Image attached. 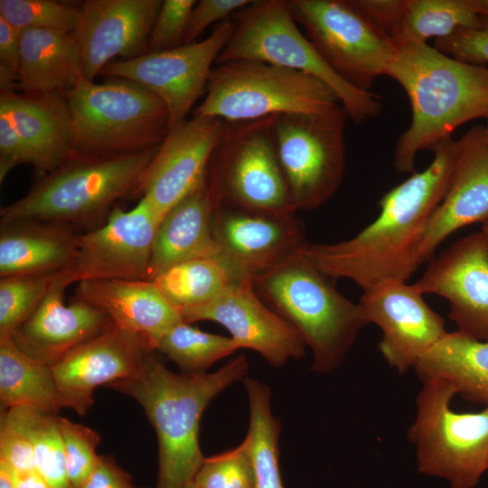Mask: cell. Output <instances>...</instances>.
I'll use <instances>...</instances> for the list:
<instances>
[{"label":"cell","mask_w":488,"mask_h":488,"mask_svg":"<svg viewBox=\"0 0 488 488\" xmlns=\"http://www.w3.org/2000/svg\"><path fill=\"white\" fill-rule=\"evenodd\" d=\"M300 24L325 61L347 82L369 91L386 75L397 45L351 0H287Z\"/></svg>","instance_id":"cell-12"},{"label":"cell","mask_w":488,"mask_h":488,"mask_svg":"<svg viewBox=\"0 0 488 488\" xmlns=\"http://www.w3.org/2000/svg\"><path fill=\"white\" fill-rule=\"evenodd\" d=\"M58 423L63 441L70 486L82 488L98 463L99 455L96 448L100 436L90 427L65 418H58Z\"/></svg>","instance_id":"cell-39"},{"label":"cell","mask_w":488,"mask_h":488,"mask_svg":"<svg viewBox=\"0 0 488 488\" xmlns=\"http://www.w3.org/2000/svg\"><path fill=\"white\" fill-rule=\"evenodd\" d=\"M483 4H484L485 7L488 10V0H483Z\"/></svg>","instance_id":"cell-53"},{"label":"cell","mask_w":488,"mask_h":488,"mask_svg":"<svg viewBox=\"0 0 488 488\" xmlns=\"http://www.w3.org/2000/svg\"><path fill=\"white\" fill-rule=\"evenodd\" d=\"M0 464L18 472L36 471L34 452L30 439L5 412L1 415Z\"/></svg>","instance_id":"cell-41"},{"label":"cell","mask_w":488,"mask_h":488,"mask_svg":"<svg viewBox=\"0 0 488 488\" xmlns=\"http://www.w3.org/2000/svg\"><path fill=\"white\" fill-rule=\"evenodd\" d=\"M159 145L117 156L70 154L22 198L2 207L1 223L38 221L75 228L102 225L121 198L134 193Z\"/></svg>","instance_id":"cell-5"},{"label":"cell","mask_w":488,"mask_h":488,"mask_svg":"<svg viewBox=\"0 0 488 488\" xmlns=\"http://www.w3.org/2000/svg\"><path fill=\"white\" fill-rule=\"evenodd\" d=\"M421 172L412 174L380 200V213L352 238L306 242L300 253L333 279L346 278L363 291L389 280L408 281L421 266L420 248L429 220L443 199L457 140L443 141Z\"/></svg>","instance_id":"cell-1"},{"label":"cell","mask_w":488,"mask_h":488,"mask_svg":"<svg viewBox=\"0 0 488 488\" xmlns=\"http://www.w3.org/2000/svg\"><path fill=\"white\" fill-rule=\"evenodd\" d=\"M405 0H351L373 23L393 39L403 12ZM394 42V41H393Z\"/></svg>","instance_id":"cell-45"},{"label":"cell","mask_w":488,"mask_h":488,"mask_svg":"<svg viewBox=\"0 0 488 488\" xmlns=\"http://www.w3.org/2000/svg\"><path fill=\"white\" fill-rule=\"evenodd\" d=\"M488 221V144L476 126L457 140V152L443 199L434 211L420 248L421 265L454 232Z\"/></svg>","instance_id":"cell-22"},{"label":"cell","mask_w":488,"mask_h":488,"mask_svg":"<svg viewBox=\"0 0 488 488\" xmlns=\"http://www.w3.org/2000/svg\"><path fill=\"white\" fill-rule=\"evenodd\" d=\"M180 312L188 324L204 320L220 324L239 349L258 352L273 367L299 359L305 352L302 334L261 299L250 277L234 283L207 303Z\"/></svg>","instance_id":"cell-17"},{"label":"cell","mask_w":488,"mask_h":488,"mask_svg":"<svg viewBox=\"0 0 488 488\" xmlns=\"http://www.w3.org/2000/svg\"><path fill=\"white\" fill-rule=\"evenodd\" d=\"M21 32L0 17V64L18 72Z\"/></svg>","instance_id":"cell-47"},{"label":"cell","mask_w":488,"mask_h":488,"mask_svg":"<svg viewBox=\"0 0 488 488\" xmlns=\"http://www.w3.org/2000/svg\"><path fill=\"white\" fill-rule=\"evenodd\" d=\"M52 275L0 277V338L12 337L46 296Z\"/></svg>","instance_id":"cell-36"},{"label":"cell","mask_w":488,"mask_h":488,"mask_svg":"<svg viewBox=\"0 0 488 488\" xmlns=\"http://www.w3.org/2000/svg\"><path fill=\"white\" fill-rule=\"evenodd\" d=\"M192 482L198 488H255L248 440L221 454L204 457Z\"/></svg>","instance_id":"cell-38"},{"label":"cell","mask_w":488,"mask_h":488,"mask_svg":"<svg viewBox=\"0 0 488 488\" xmlns=\"http://www.w3.org/2000/svg\"><path fill=\"white\" fill-rule=\"evenodd\" d=\"M224 259L243 277L253 279L297 254L306 241L295 212L250 210L220 202L211 222Z\"/></svg>","instance_id":"cell-16"},{"label":"cell","mask_w":488,"mask_h":488,"mask_svg":"<svg viewBox=\"0 0 488 488\" xmlns=\"http://www.w3.org/2000/svg\"><path fill=\"white\" fill-rule=\"evenodd\" d=\"M232 21V34L216 63L254 60L314 77L333 90L356 124L380 113L379 97L352 86L325 61L299 29L286 0L253 1Z\"/></svg>","instance_id":"cell-7"},{"label":"cell","mask_w":488,"mask_h":488,"mask_svg":"<svg viewBox=\"0 0 488 488\" xmlns=\"http://www.w3.org/2000/svg\"><path fill=\"white\" fill-rule=\"evenodd\" d=\"M481 231L484 234L488 241V221L483 224Z\"/></svg>","instance_id":"cell-50"},{"label":"cell","mask_w":488,"mask_h":488,"mask_svg":"<svg viewBox=\"0 0 488 488\" xmlns=\"http://www.w3.org/2000/svg\"><path fill=\"white\" fill-rule=\"evenodd\" d=\"M0 488H15L8 475L0 469Z\"/></svg>","instance_id":"cell-49"},{"label":"cell","mask_w":488,"mask_h":488,"mask_svg":"<svg viewBox=\"0 0 488 488\" xmlns=\"http://www.w3.org/2000/svg\"><path fill=\"white\" fill-rule=\"evenodd\" d=\"M245 277L220 257L174 265L153 281L179 311L207 303Z\"/></svg>","instance_id":"cell-32"},{"label":"cell","mask_w":488,"mask_h":488,"mask_svg":"<svg viewBox=\"0 0 488 488\" xmlns=\"http://www.w3.org/2000/svg\"><path fill=\"white\" fill-rule=\"evenodd\" d=\"M344 108L275 116L273 129L292 208L310 211L339 189L345 172Z\"/></svg>","instance_id":"cell-10"},{"label":"cell","mask_w":488,"mask_h":488,"mask_svg":"<svg viewBox=\"0 0 488 488\" xmlns=\"http://www.w3.org/2000/svg\"><path fill=\"white\" fill-rule=\"evenodd\" d=\"M239 348L231 337L203 332L182 321L156 342L159 350L183 373H204L218 361Z\"/></svg>","instance_id":"cell-34"},{"label":"cell","mask_w":488,"mask_h":488,"mask_svg":"<svg viewBox=\"0 0 488 488\" xmlns=\"http://www.w3.org/2000/svg\"><path fill=\"white\" fill-rule=\"evenodd\" d=\"M71 116V154L117 156L159 145L167 135L164 102L142 85L121 78L82 77L65 93Z\"/></svg>","instance_id":"cell-6"},{"label":"cell","mask_w":488,"mask_h":488,"mask_svg":"<svg viewBox=\"0 0 488 488\" xmlns=\"http://www.w3.org/2000/svg\"><path fill=\"white\" fill-rule=\"evenodd\" d=\"M244 384L249 405V425L245 438L253 461L255 488H283L278 462L281 426L271 411L270 389L252 378H246Z\"/></svg>","instance_id":"cell-33"},{"label":"cell","mask_w":488,"mask_h":488,"mask_svg":"<svg viewBox=\"0 0 488 488\" xmlns=\"http://www.w3.org/2000/svg\"><path fill=\"white\" fill-rule=\"evenodd\" d=\"M455 394L445 381L423 380L408 436L421 474L444 478L451 488H473L488 470V406L456 412L450 404Z\"/></svg>","instance_id":"cell-9"},{"label":"cell","mask_w":488,"mask_h":488,"mask_svg":"<svg viewBox=\"0 0 488 488\" xmlns=\"http://www.w3.org/2000/svg\"><path fill=\"white\" fill-rule=\"evenodd\" d=\"M15 488H53L37 471L18 472L0 464Z\"/></svg>","instance_id":"cell-48"},{"label":"cell","mask_w":488,"mask_h":488,"mask_svg":"<svg viewBox=\"0 0 488 488\" xmlns=\"http://www.w3.org/2000/svg\"><path fill=\"white\" fill-rule=\"evenodd\" d=\"M2 412L13 419L30 439L36 471L53 488H70L58 417L27 408H14Z\"/></svg>","instance_id":"cell-35"},{"label":"cell","mask_w":488,"mask_h":488,"mask_svg":"<svg viewBox=\"0 0 488 488\" xmlns=\"http://www.w3.org/2000/svg\"><path fill=\"white\" fill-rule=\"evenodd\" d=\"M386 76L406 91L411 121L393 154L398 173L414 174L417 155L434 150L461 125L488 113V68L462 61L428 45L397 43Z\"/></svg>","instance_id":"cell-2"},{"label":"cell","mask_w":488,"mask_h":488,"mask_svg":"<svg viewBox=\"0 0 488 488\" xmlns=\"http://www.w3.org/2000/svg\"><path fill=\"white\" fill-rule=\"evenodd\" d=\"M485 117L487 118V125H486V127H484V136H485L486 142L488 144V113Z\"/></svg>","instance_id":"cell-51"},{"label":"cell","mask_w":488,"mask_h":488,"mask_svg":"<svg viewBox=\"0 0 488 488\" xmlns=\"http://www.w3.org/2000/svg\"><path fill=\"white\" fill-rule=\"evenodd\" d=\"M23 142L26 164L39 178L61 164L71 154L73 127L63 92H0Z\"/></svg>","instance_id":"cell-24"},{"label":"cell","mask_w":488,"mask_h":488,"mask_svg":"<svg viewBox=\"0 0 488 488\" xmlns=\"http://www.w3.org/2000/svg\"><path fill=\"white\" fill-rule=\"evenodd\" d=\"M75 297L103 311L117 326L145 337L155 350L157 340L183 321L153 280H84L78 283Z\"/></svg>","instance_id":"cell-25"},{"label":"cell","mask_w":488,"mask_h":488,"mask_svg":"<svg viewBox=\"0 0 488 488\" xmlns=\"http://www.w3.org/2000/svg\"><path fill=\"white\" fill-rule=\"evenodd\" d=\"M414 284L448 302L457 331L488 341V241L481 230L434 257Z\"/></svg>","instance_id":"cell-19"},{"label":"cell","mask_w":488,"mask_h":488,"mask_svg":"<svg viewBox=\"0 0 488 488\" xmlns=\"http://www.w3.org/2000/svg\"><path fill=\"white\" fill-rule=\"evenodd\" d=\"M154 351L145 353L136 373L109 386L136 399L155 431L159 454L156 488H183L204 460L199 444L204 409L246 375L249 363L239 355L212 373L178 374Z\"/></svg>","instance_id":"cell-3"},{"label":"cell","mask_w":488,"mask_h":488,"mask_svg":"<svg viewBox=\"0 0 488 488\" xmlns=\"http://www.w3.org/2000/svg\"><path fill=\"white\" fill-rule=\"evenodd\" d=\"M252 0H200L191 11L183 44L195 42L210 25L221 23L250 5Z\"/></svg>","instance_id":"cell-43"},{"label":"cell","mask_w":488,"mask_h":488,"mask_svg":"<svg viewBox=\"0 0 488 488\" xmlns=\"http://www.w3.org/2000/svg\"><path fill=\"white\" fill-rule=\"evenodd\" d=\"M21 164H26L23 142L7 109L0 105V183Z\"/></svg>","instance_id":"cell-44"},{"label":"cell","mask_w":488,"mask_h":488,"mask_svg":"<svg viewBox=\"0 0 488 488\" xmlns=\"http://www.w3.org/2000/svg\"><path fill=\"white\" fill-rule=\"evenodd\" d=\"M80 232L57 222L1 223L0 277L54 275L72 262Z\"/></svg>","instance_id":"cell-27"},{"label":"cell","mask_w":488,"mask_h":488,"mask_svg":"<svg viewBox=\"0 0 488 488\" xmlns=\"http://www.w3.org/2000/svg\"><path fill=\"white\" fill-rule=\"evenodd\" d=\"M232 19L217 24L203 40L147 53L106 65L99 75L136 82L165 105L170 128L187 119L197 100L206 92L211 72L229 42Z\"/></svg>","instance_id":"cell-13"},{"label":"cell","mask_w":488,"mask_h":488,"mask_svg":"<svg viewBox=\"0 0 488 488\" xmlns=\"http://www.w3.org/2000/svg\"><path fill=\"white\" fill-rule=\"evenodd\" d=\"M82 488H136L131 475L110 455H99Z\"/></svg>","instance_id":"cell-46"},{"label":"cell","mask_w":488,"mask_h":488,"mask_svg":"<svg viewBox=\"0 0 488 488\" xmlns=\"http://www.w3.org/2000/svg\"><path fill=\"white\" fill-rule=\"evenodd\" d=\"M224 125L217 117L193 116L169 129L134 191L161 221L207 179Z\"/></svg>","instance_id":"cell-15"},{"label":"cell","mask_w":488,"mask_h":488,"mask_svg":"<svg viewBox=\"0 0 488 488\" xmlns=\"http://www.w3.org/2000/svg\"><path fill=\"white\" fill-rule=\"evenodd\" d=\"M2 409L27 408L54 414L63 408L51 365L23 351L11 337L0 338Z\"/></svg>","instance_id":"cell-30"},{"label":"cell","mask_w":488,"mask_h":488,"mask_svg":"<svg viewBox=\"0 0 488 488\" xmlns=\"http://www.w3.org/2000/svg\"><path fill=\"white\" fill-rule=\"evenodd\" d=\"M0 17L20 32L44 29L73 33L80 10L53 0H0Z\"/></svg>","instance_id":"cell-37"},{"label":"cell","mask_w":488,"mask_h":488,"mask_svg":"<svg viewBox=\"0 0 488 488\" xmlns=\"http://www.w3.org/2000/svg\"><path fill=\"white\" fill-rule=\"evenodd\" d=\"M81 52L73 33L21 32L17 91L63 92L81 78Z\"/></svg>","instance_id":"cell-28"},{"label":"cell","mask_w":488,"mask_h":488,"mask_svg":"<svg viewBox=\"0 0 488 488\" xmlns=\"http://www.w3.org/2000/svg\"><path fill=\"white\" fill-rule=\"evenodd\" d=\"M340 105L333 90L314 77L259 61L237 60L216 63L193 116L241 122L321 113Z\"/></svg>","instance_id":"cell-8"},{"label":"cell","mask_w":488,"mask_h":488,"mask_svg":"<svg viewBox=\"0 0 488 488\" xmlns=\"http://www.w3.org/2000/svg\"><path fill=\"white\" fill-rule=\"evenodd\" d=\"M149 350L155 349L147 339L111 322L51 365L63 408L85 415L94 389L133 376Z\"/></svg>","instance_id":"cell-21"},{"label":"cell","mask_w":488,"mask_h":488,"mask_svg":"<svg viewBox=\"0 0 488 488\" xmlns=\"http://www.w3.org/2000/svg\"><path fill=\"white\" fill-rule=\"evenodd\" d=\"M435 47L462 61L488 63V20L481 27L461 29L449 37L436 40Z\"/></svg>","instance_id":"cell-42"},{"label":"cell","mask_w":488,"mask_h":488,"mask_svg":"<svg viewBox=\"0 0 488 488\" xmlns=\"http://www.w3.org/2000/svg\"><path fill=\"white\" fill-rule=\"evenodd\" d=\"M334 281L300 251L253 277L261 299L302 334L317 373L337 369L369 324L359 303L343 296Z\"/></svg>","instance_id":"cell-4"},{"label":"cell","mask_w":488,"mask_h":488,"mask_svg":"<svg viewBox=\"0 0 488 488\" xmlns=\"http://www.w3.org/2000/svg\"><path fill=\"white\" fill-rule=\"evenodd\" d=\"M424 294L406 281L389 280L363 291L359 305L369 324L378 325V349L399 373L415 367L446 333L445 320L426 303Z\"/></svg>","instance_id":"cell-18"},{"label":"cell","mask_w":488,"mask_h":488,"mask_svg":"<svg viewBox=\"0 0 488 488\" xmlns=\"http://www.w3.org/2000/svg\"><path fill=\"white\" fill-rule=\"evenodd\" d=\"M162 0H86L73 32L81 52V77L94 81L103 68L119 58L147 53L150 33Z\"/></svg>","instance_id":"cell-20"},{"label":"cell","mask_w":488,"mask_h":488,"mask_svg":"<svg viewBox=\"0 0 488 488\" xmlns=\"http://www.w3.org/2000/svg\"><path fill=\"white\" fill-rule=\"evenodd\" d=\"M274 117L225 122L207 174L220 202L257 211L296 212L277 155Z\"/></svg>","instance_id":"cell-11"},{"label":"cell","mask_w":488,"mask_h":488,"mask_svg":"<svg viewBox=\"0 0 488 488\" xmlns=\"http://www.w3.org/2000/svg\"><path fill=\"white\" fill-rule=\"evenodd\" d=\"M195 0H164L153 25L148 51L158 52L183 44Z\"/></svg>","instance_id":"cell-40"},{"label":"cell","mask_w":488,"mask_h":488,"mask_svg":"<svg viewBox=\"0 0 488 488\" xmlns=\"http://www.w3.org/2000/svg\"><path fill=\"white\" fill-rule=\"evenodd\" d=\"M67 287L52 275L44 298L11 337L24 353L49 365L100 333L111 323L103 311L81 299L75 297L65 305Z\"/></svg>","instance_id":"cell-23"},{"label":"cell","mask_w":488,"mask_h":488,"mask_svg":"<svg viewBox=\"0 0 488 488\" xmlns=\"http://www.w3.org/2000/svg\"><path fill=\"white\" fill-rule=\"evenodd\" d=\"M414 369L422 381H445L456 394L488 406V341L457 330L446 332L421 356Z\"/></svg>","instance_id":"cell-29"},{"label":"cell","mask_w":488,"mask_h":488,"mask_svg":"<svg viewBox=\"0 0 488 488\" xmlns=\"http://www.w3.org/2000/svg\"><path fill=\"white\" fill-rule=\"evenodd\" d=\"M219 203L216 192L206 179L164 216L154 244L149 280L179 263L220 257L211 229Z\"/></svg>","instance_id":"cell-26"},{"label":"cell","mask_w":488,"mask_h":488,"mask_svg":"<svg viewBox=\"0 0 488 488\" xmlns=\"http://www.w3.org/2000/svg\"><path fill=\"white\" fill-rule=\"evenodd\" d=\"M488 20L483 0H405L394 42H427L449 37L461 29L481 27Z\"/></svg>","instance_id":"cell-31"},{"label":"cell","mask_w":488,"mask_h":488,"mask_svg":"<svg viewBox=\"0 0 488 488\" xmlns=\"http://www.w3.org/2000/svg\"><path fill=\"white\" fill-rule=\"evenodd\" d=\"M160 222L144 198L128 211L115 208L102 225L80 234L72 262L54 276L68 286L89 279L149 280Z\"/></svg>","instance_id":"cell-14"},{"label":"cell","mask_w":488,"mask_h":488,"mask_svg":"<svg viewBox=\"0 0 488 488\" xmlns=\"http://www.w3.org/2000/svg\"><path fill=\"white\" fill-rule=\"evenodd\" d=\"M183 488H198L195 483L192 481L189 483H187Z\"/></svg>","instance_id":"cell-52"}]
</instances>
